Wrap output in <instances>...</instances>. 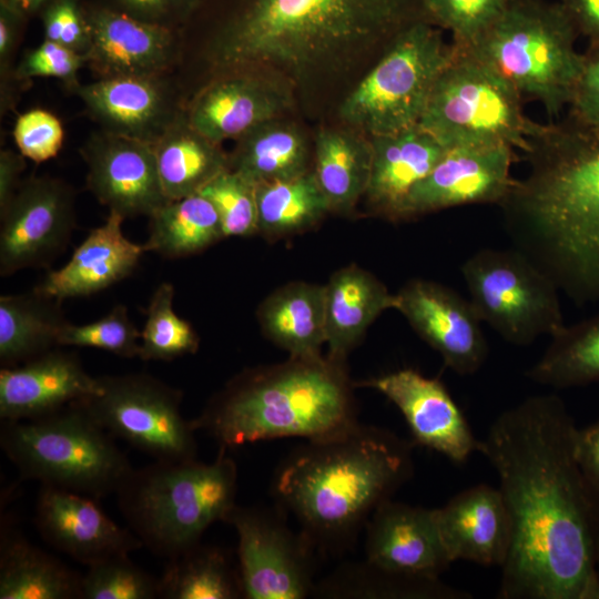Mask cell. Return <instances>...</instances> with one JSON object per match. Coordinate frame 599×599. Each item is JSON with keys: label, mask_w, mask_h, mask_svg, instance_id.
<instances>
[{"label": "cell", "mask_w": 599, "mask_h": 599, "mask_svg": "<svg viewBox=\"0 0 599 599\" xmlns=\"http://www.w3.org/2000/svg\"><path fill=\"white\" fill-rule=\"evenodd\" d=\"M94 3L181 32L201 0H95Z\"/></svg>", "instance_id": "49"}, {"label": "cell", "mask_w": 599, "mask_h": 599, "mask_svg": "<svg viewBox=\"0 0 599 599\" xmlns=\"http://www.w3.org/2000/svg\"><path fill=\"white\" fill-rule=\"evenodd\" d=\"M257 318L264 335L290 356L322 355L326 344L325 286L288 283L262 302Z\"/></svg>", "instance_id": "29"}, {"label": "cell", "mask_w": 599, "mask_h": 599, "mask_svg": "<svg viewBox=\"0 0 599 599\" xmlns=\"http://www.w3.org/2000/svg\"><path fill=\"white\" fill-rule=\"evenodd\" d=\"M365 530V560L377 568L436 579L453 564L435 509L388 499L370 515Z\"/></svg>", "instance_id": "23"}, {"label": "cell", "mask_w": 599, "mask_h": 599, "mask_svg": "<svg viewBox=\"0 0 599 599\" xmlns=\"http://www.w3.org/2000/svg\"><path fill=\"white\" fill-rule=\"evenodd\" d=\"M315 595L341 598L470 599L465 590L439 578H420L387 571L364 560L342 566L315 585Z\"/></svg>", "instance_id": "39"}, {"label": "cell", "mask_w": 599, "mask_h": 599, "mask_svg": "<svg viewBox=\"0 0 599 599\" xmlns=\"http://www.w3.org/2000/svg\"><path fill=\"white\" fill-rule=\"evenodd\" d=\"M173 300L171 283L163 282L153 292L141 331V359L169 362L197 351L200 338L192 325L175 313Z\"/></svg>", "instance_id": "40"}, {"label": "cell", "mask_w": 599, "mask_h": 599, "mask_svg": "<svg viewBox=\"0 0 599 599\" xmlns=\"http://www.w3.org/2000/svg\"><path fill=\"white\" fill-rule=\"evenodd\" d=\"M438 529L451 559L501 567L507 558L511 526L498 487L479 484L461 490L435 508Z\"/></svg>", "instance_id": "25"}, {"label": "cell", "mask_w": 599, "mask_h": 599, "mask_svg": "<svg viewBox=\"0 0 599 599\" xmlns=\"http://www.w3.org/2000/svg\"><path fill=\"white\" fill-rule=\"evenodd\" d=\"M569 108L568 115L599 132V47L588 45L583 53L582 69Z\"/></svg>", "instance_id": "50"}, {"label": "cell", "mask_w": 599, "mask_h": 599, "mask_svg": "<svg viewBox=\"0 0 599 599\" xmlns=\"http://www.w3.org/2000/svg\"><path fill=\"white\" fill-rule=\"evenodd\" d=\"M534 383L565 389L599 382V313L551 336L542 356L526 372Z\"/></svg>", "instance_id": "38"}, {"label": "cell", "mask_w": 599, "mask_h": 599, "mask_svg": "<svg viewBox=\"0 0 599 599\" xmlns=\"http://www.w3.org/2000/svg\"><path fill=\"white\" fill-rule=\"evenodd\" d=\"M87 189L124 219L150 216L166 203L159 177L154 143L94 131L81 146Z\"/></svg>", "instance_id": "18"}, {"label": "cell", "mask_w": 599, "mask_h": 599, "mask_svg": "<svg viewBox=\"0 0 599 599\" xmlns=\"http://www.w3.org/2000/svg\"><path fill=\"white\" fill-rule=\"evenodd\" d=\"M577 429L558 395H535L479 440L511 526L498 599H599V494L579 466Z\"/></svg>", "instance_id": "1"}, {"label": "cell", "mask_w": 599, "mask_h": 599, "mask_svg": "<svg viewBox=\"0 0 599 599\" xmlns=\"http://www.w3.org/2000/svg\"><path fill=\"white\" fill-rule=\"evenodd\" d=\"M82 575L12 528L0 534V599H81Z\"/></svg>", "instance_id": "30"}, {"label": "cell", "mask_w": 599, "mask_h": 599, "mask_svg": "<svg viewBox=\"0 0 599 599\" xmlns=\"http://www.w3.org/2000/svg\"><path fill=\"white\" fill-rule=\"evenodd\" d=\"M312 170L331 212H351L368 186L369 138L348 126L321 130L315 139Z\"/></svg>", "instance_id": "32"}, {"label": "cell", "mask_w": 599, "mask_h": 599, "mask_svg": "<svg viewBox=\"0 0 599 599\" xmlns=\"http://www.w3.org/2000/svg\"><path fill=\"white\" fill-rule=\"evenodd\" d=\"M575 449L581 470L599 494V420L577 429Z\"/></svg>", "instance_id": "51"}, {"label": "cell", "mask_w": 599, "mask_h": 599, "mask_svg": "<svg viewBox=\"0 0 599 599\" xmlns=\"http://www.w3.org/2000/svg\"><path fill=\"white\" fill-rule=\"evenodd\" d=\"M578 37L559 2L509 0L500 18L467 48L552 119L570 104L582 69Z\"/></svg>", "instance_id": "7"}, {"label": "cell", "mask_w": 599, "mask_h": 599, "mask_svg": "<svg viewBox=\"0 0 599 599\" xmlns=\"http://www.w3.org/2000/svg\"><path fill=\"white\" fill-rule=\"evenodd\" d=\"M75 194L48 175L22 180L0 211V274L50 263L68 244L75 226Z\"/></svg>", "instance_id": "14"}, {"label": "cell", "mask_w": 599, "mask_h": 599, "mask_svg": "<svg viewBox=\"0 0 599 599\" xmlns=\"http://www.w3.org/2000/svg\"><path fill=\"white\" fill-rule=\"evenodd\" d=\"M597 568H598V572H599V554H598V562H597Z\"/></svg>", "instance_id": "55"}, {"label": "cell", "mask_w": 599, "mask_h": 599, "mask_svg": "<svg viewBox=\"0 0 599 599\" xmlns=\"http://www.w3.org/2000/svg\"><path fill=\"white\" fill-rule=\"evenodd\" d=\"M579 35L599 47V0H559Z\"/></svg>", "instance_id": "52"}, {"label": "cell", "mask_w": 599, "mask_h": 599, "mask_svg": "<svg viewBox=\"0 0 599 599\" xmlns=\"http://www.w3.org/2000/svg\"><path fill=\"white\" fill-rule=\"evenodd\" d=\"M354 385L386 396L403 414L415 443L457 464L479 450V439L439 379L404 368Z\"/></svg>", "instance_id": "20"}, {"label": "cell", "mask_w": 599, "mask_h": 599, "mask_svg": "<svg viewBox=\"0 0 599 599\" xmlns=\"http://www.w3.org/2000/svg\"><path fill=\"white\" fill-rule=\"evenodd\" d=\"M87 55L43 40L41 44L27 51L16 64L14 78L20 84L29 83L33 78H54L72 92L80 83L78 74L87 67Z\"/></svg>", "instance_id": "45"}, {"label": "cell", "mask_w": 599, "mask_h": 599, "mask_svg": "<svg viewBox=\"0 0 599 599\" xmlns=\"http://www.w3.org/2000/svg\"><path fill=\"white\" fill-rule=\"evenodd\" d=\"M35 526L47 544L87 567L143 548L131 529L112 520L97 499L52 486L40 485Z\"/></svg>", "instance_id": "22"}, {"label": "cell", "mask_w": 599, "mask_h": 599, "mask_svg": "<svg viewBox=\"0 0 599 599\" xmlns=\"http://www.w3.org/2000/svg\"><path fill=\"white\" fill-rule=\"evenodd\" d=\"M68 321L60 302L35 292L0 297V363L20 365L58 346Z\"/></svg>", "instance_id": "34"}, {"label": "cell", "mask_w": 599, "mask_h": 599, "mask_svg": "<svg viewBox=\"0 0 599 599\" xmlns=\"http://www.w3.org/2000/svg\"><path fill=\"white\" fill-rule=\"evenodd\" d=\"M453 44L419 125L447 149L505 144L525 153L539 123L522 97L470 48Z\"/></svg>", "instance_id": "9"}, {"label": "cell", "mask_w": 599, "mask_h": 599, "mask_svg": "<svg viewBox=\"0 0 599 599\" xmlns=\"http://www.w3.org/2000/svg\"><path fill=\"white\" fill-rule=\"evenodd\" d=\"M44 39L87 55L90 29L82 0H49L40 11Z\"/></svg>", "instance_id": "47"}, {"label": "cell", "mask_w": 599, "mask_h": 599, "mask_svg": "<svg viewBox=\"0 0 599 599\" xmlns=\"http://www.w3.org/2000/svg\"><path fill=\"white\" fill-rule=\"evenodd\" d=\"M200 6L215 7L201 58L216 75L264 70L306 87L382 53L404 28L424 19L422 0H201Z\"/></svg>", "instance_id": "2"}, {"label": "cell", "mask_w": 599, "mask_h": 599, "mask_svg": "<svg viewBox=\"0 0 599 599\" xmlns=\"http://www.w3.org/2000/svg\"><path fill=\"white\" fill-rule=\"evenodd\" d=\"M99 378L100 393L74 403L100 427L154 460L196 458V430L182 415L180 389L148 374Z\"/></svg>", "instance_id": "12"}, {"label": "cell", "mask_w": 599, "mask_h": 599, "mask_svg": "<svg viewBox=\"0 0 599 599\" xmlns=\"http://www.w3.org/2000/svg\"><path fill=\"white\" fill-rule=\"evenodd\" d=\"M0 447L24 479L97 500L133 470L114 437L75 403L27 420H1Z\"/></svg>", "instance_id": "8"}, {"label": "cell", "mask_w": 599, "mask_h": 599, "mask_svg": "<svg viewBox=\"0 0 599 599\" xmlns=\"http://www.w3.org/2000/svg\"><path fill=\"white\" fill-rule=\"evenodd\" d=\"M200 194L215 207L225 237L258 232L256 185L243 175L227 169L209 182Z\"/></svg>", "instance_id": "43"}, {"label": "cell", "mask_w": 599, "mask_h": 599, "mask_svg": "<svg viewBox=\"0 0 599 599\" xmlns=\"http://www.w3.org/2000/svg\"><path fill=\"white\" fill-rule=\"evenodd\" d=\"M509 0H422L426 21L453 35V43L473 45L504 13Z\"/></svg>", "instance_id": "42"}, {"label": "cell", "mask_w": 599, "mask_h": 599, "mask_svg": "<svg viewBox=\"0 0 599 599\" xmlns=\"http://www.w3.org/2000/svg\"><path fill=\"white\" fill-rule=\"evenodd\" d=\"M141 331L129 317L124 305H116L101 318L82 325L67 323L58 346L91 347L125 358L139 357Z\"/></svg>", "instance_id": "44"}, {"label": "cell", "mask_w": 599, "mask_h": 599, "mask_svg": "<svg viewBox=\"0 0 599 599\" xmlns=\"http://www.w3.org/2000/svg\"><path fill=\"white\" fill-rule=\"evenodd\" d=\"M159 598H243L238 568L233 567L225 550L199 542L166 559L159 578Z\"/></svg>", "instance_id": "36"}, {"label": "cell", "mask_w": 599, "mask_h": 599, "mask_svg": "<svg viewBox=\"0 0 599 599\" xmlns=\"http://www.w3.org/2000/svg\"><path fill=\"white\" fill-rule=\"evenodd\" d=\"M529 170L500 203L514 247L576 304L599 301V132L570 115L538 124Z\"/></svg>", "instance_id": "3"}, {"label": "cell", "mask_w": 599, "mask_h": 599, "mask_svg": "<svg viewBox=\"0 0 599 599\" xmlns=\"http://www.w3.org/2000/svg\"><path fill=\"white\" fill-rule=\"evenodd\" d=\"M460 272L480 321L508 343L527 346L565 327L558 286L519 250L480 248Z\"/></svg>", "instance_id": "11"}, {"label": "cell", "mask_w": 599, "mask_h": 599, "mask_svg": "<svg viewBox=\"0 0 599 599\" xmlns=\"http://www.w3.org/2000/svg\"><path fill=\"white\" fill-rule=\"evenodd\" d=\"M24 156L18 151L6 149L0 152V211L3 210L16 194L26 167Z\"/></svg>", "instance_id": "53"}, {"label": "cell", "mask_w": 599, "mask_h": 599, "mask_svg": "<svg viewBox=\"0 0 599 599\" xmlns=\"http://www.w3.org/2000/svg\"><path fill=\"white\" fill-rule=\"evenodd\" d=\"M372 170L365 197L374 212L399 221L406 199L447 152L419 124L370 136Z\"/></svg>", "instance_id": "27"}, {"label": "cell", "mask_w": 599, "mask_h": 599, "mask_svg": "<svg viewBox=\"0 0 599 599\" xmlns=\"http://www.w3.org/2000/svg\"><path fill=\"white\" fill-rule=\"evenodd\" d=\"M258 232L282 238L315 226L331 212L313 170L286 180L256 185Z\"/></svg>", "instance_id": "37"}, {"label": "cell", "mask_w": 599, "mask_h": 599, "mask_svg": "<svg viewBox=\"0 0 599 599\" xmlns=\"http://www.w3.org/2000/svg\"><path fill=\"white\" fill-rule=\"evenodd\" d=\"M91 47L87 68L97 79L172 75L181 52L180 32L98 3H85Z\"/></svg>", "instance_id": "21"}, {"label": "cell", "mask_w": 599, "mask_h": 599, "mask_svg": "<svg viewBox=\"0 0 599 599\" xmlns=\"http://www.w3.org/2000/svg\"><path fill=\"white\" fill-rule=\"evenodd\" d=\"M159 177L169 201L200 193L230 169L221 144L205 138L189 122L184 110L154 143Z\"/></svg>", "instance_id": "31"}, {"label": "cell", "mask_w": 599, "mask_h": 599, "mask_svg": "<svg viewBox=\"0 0 599 599\" xmlns=\"http://www.w3.org/2000/svg\"><path fill=\"white\" fill-rule=\"evenodd\" d=\"M124 220L110 211L104 223L90 231L68 263L50 271L34 291L62 302L92 295L128 277L145 251L143 245L125 237Z\"/></svg>", "instance_id": "26"}, {"label": "cell", "mask_w": 599, "mask_h": 599, "mask_svg": "<svg viewBox=\"0 0 599 599\" xmlns=\"http://www.w3.org/2000/svg\"><path fill=\"white\" fill-rule=\"evenodd\" d=\"M12 136L26 159L41 163L58 155L64 142V129L55 114L38 108L18 115Z\"/></svg>", "instance_id": "46"}, {"label": "cell", "mask_w": 599, "mask_h": 599, "mask_svg": "<svg viewBox=\"0 0 599 599\" xmlns=\"http://www.w3.org/2000/svg\"><path fill=\"white\" fill-rule=\"evenodd\" d=\"M516 150L509 145L448 149L408 194L399 220L470 204H497L507 197Z\"/></svg>", "instance_id": "17"}, {"label": "cell", "mask_w": 599, "mask_h": 599, "mask_svg": "<svg viewBox=\"0 0 599 599\" xmlns=\"http://www.w3.org/2000/svg\"><path fill=\"white\" fill-rule=\"evenodd\" d=\"M311 155L303 131L281 116L237 139L229 162L231 170L257 185L311 171Z\"/></svg>", "instance_id": "33"}, {"label": "cell", "mask_w": 599, "mask_h": 599, "mask_svg": "<svg viewBox=\"0 0 599 599\" xmlns=\"http://www.w3.org/2000/svg\"><path fill=\"white\" fill-rule=\"evenodd\" d=\"M324 286L327 356L345 361L372 323L395 307V294L355 264L336 271Z\"/></svg>", "instance_id": "28"}, {"label": "cell", "mask_w": 599, "mask_h": 599, "mask_svg": "<svg viewBox=\"0 0 599 599\" xmlns=\"http://www.w3.org/2000/svg\"><path fill=\"white\" fill-rule=\"evenodd\" d=\"M77 355L52 348L20 365L0 370V419L27 420L55 413L99 394Z\"/></svg>", "instance_id": "24"}, {"label": "cell", "mask_w": 599, "mask_h": 599, "mask_svg": "<svg viewBox=\"0 0 599 599\" xmlns=\"http://www.w3.org/2000/svg\"><path fill=\"white\" fill-rule=\"evenodd\" d=\"M454 52L441 29L420 19L404 28L339 106L341 120L366 136L419 124Z\"/></svg>", "instance_id": "10"}, {"label": "cell", "mask_w": 599, "mask_h": 599, "mask_svg": "<svg viewBox=\"0 0 599 599\" xmlns=\"http://www.w3.org/2000/svg\"><path fill=\"white\" fill-rule=\"evenodd\" d=\"M16 4L28 18L40 13L49 0H9Z\"/></svg>", "instance_id": "54"}, {"label": "cell", "mask_w": 599, "mask_h": 599, "mask_svg": "<svg viewBox=\"0 0 599 599\" xmlns=\"http://www.w3.org/2000/svg\"><path fill=\"white\" fill-rule=\"evenodd\" d=\"M395 309L456 374L477 373L488 356L481 321L469 300L437 282L414 278L395 294Z\"/></svg>", "instance_id": "16"}, {"label": "cell", "mask_w": 599, "mask_h": 599, "mask_svg": "<svg viewBox=\"0 0 599 599\" xmlns=\"http://www.w3.org/2000/svg\"><path fill=\"white\" fill-rule=\"evenodd\" d=\"M29 18L11 1L0 0V105L1 113L16 103L18 88L13 59L21 41L23 27Z\"/></svg>", "instance_id": "48"}, {"label": "cell", "mask_w": 599, "mask_h": 599, "mask_svg": "<svg viewBox=\"0 0 599 599\" xmlns=\"http://www.w3.org/2000/svg\"><path fill=\"white\" fill-rule=\"evenodd\" d=\"M148 217L144 251L166 258L194 255L225 237L215 207L200 193L167 201Z\"/></svg>", "instance_id": "35"}, {"label": "cell", "mask_w": 599, "mask_h": 599, "mask_svg": "<svg viewBox=\"0 0 599 599\" xmlns=\"http://www.w3.org/2000/svg\"><path fill=\"white\" fill-rule=\"evenodd\" d=\"M159 598V578L136 566L130 555H118L88 566L81 599Z\"/></svg>", "instance_id": "41"}, {"label": "cell", "mask_w": 599, "mask_h": 599, "mask_svg": "<svg viewBox=\"0 0 599 599\" xmlns=\"http://www.w3.org/2000/svg\"><path fill=\"white\" fill-rule=\"evenodd\" d=\"M344 362L291 356L277 365L244 370L209 400L193 426L225 449L275 438L336 435L358 423L355 385Z\"/></svg>", "instance_id": "5"}, {"label": "cell", "mask_w": 599, "mask_h": 599, "mask_svg": "<svg viewBox=\"0 0 599 599\" xmlns=\"http://www.w3.org/2000/svg\"><path fill=\"white\" fill-rule=\"evenodd\" d=\"M285 511L235 505L224 522L238 539L237 558L243 598L303 599L314 592L316 549L301 532L294 534Z\"/></svg>", "instance_id": "13"}, {"label": "cell", "mask_w": 599, "mask_h": 599, "mask_svg": "<svg viewBox=\"0 0 599 599\" xmlns=\"http://www.w3.org/2000/svg\"><path fill=\"white\" fill-rule=\"evenodd\" d=\"M412 451L390 430L357 423L291 450L275 470L272 494L316 551L339 552L413 476Z\"/></svg>", "instance_id": "4"}, {"label": "cell", "mask_w": 599, "mask_h": 599, "mask_svg": "<svg viewBox=\"0 0 599 599\" xmlns=\"http://www.w3.org/2000/svg\"><path fill=\"white\" fill-rule=\"evenodd\" d=\"M275 74L247 70L216 75L185 102L190 124L222 144L283 116L293 102L291 83Z\"/></svg>", "instance_id": "15"}, {"label": "cell", "mask_w": 599, "mask_h": 599, "mask_svg": "<svg viewBox=\"0 0 599 599\" xmlns=\"http://www.w3.org/2000/svg\"><path fill=\"white\" fill-rule=\"evenodd\" d=\"M225 448L212 463L155 460L133 468L116 490L118 508L152 554L169 559L201 542L236 505L237 466Z\"/></svg>", "instance_id": "6"}, {"label": "cell", "mask_w": 599, "mask_h": 599, "mask_svg": "<svg viewBox=\"0 0 599 599\" xmlns=\"http://www.w3.org/2000/svg\"><path fill=\"white\" fill-rule=\"evenodd\" d=\"M72 92L101 130L155 143L184 110L173 75H125L79 83Z\"/></svg>", "instance_id": "19"}]
</instances>
